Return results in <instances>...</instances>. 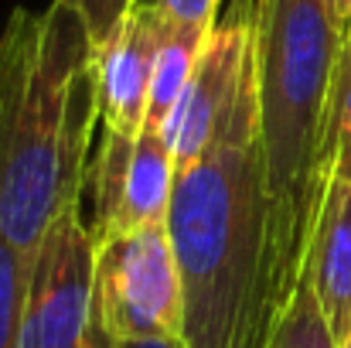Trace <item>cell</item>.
I'll return each mask as SVG.
<instances>
[{
    "label": "cell",
    "instance_id": "obj_1",
    "mask_svg": "<svg viewBox=\"0 0 351 348\" xmlns=\"http://www.w3.org/2000/svg\"><path fill=\"white\" fill-rule=\"evenodd\" d=\"M167 235L184 348H269L300 277L287 263L266 181L252 58L202 161L178 174Z\"/></svg>",
    "mask_w": 351,
    "mask_h": 348
},
{
    "label": "cell",
    "instance_id": "obj_2",
    "mask_svg": "<svg viewBox=\"0 0 351 348\" xmlns=\"http://www.w3.org/2000/svg\"><path fill=\"white\" fill-rule=\"evenodd\" d=\"M99 62L82 17L51 0L17 7L0 31V229L31 259L89 181Z\"/></svg>",
    "mask_w": 351,
    "mask_h": 348
},
{
    "label": "cell",
    "instance_id": "obj_3",
    "mask_svg": "<svg viewBox=\"0 0 351 348\" xmlns=\"http://www.w3.org/2000/svg\"><path fill=\"white\" fill-rule=\"evenodd\" d=\"M249 31L259 143L280 242L304 280L331 188V93L348 27L331 0H232Z\"/></svg>",
    "mask_w": 351,
    "mask_h": 348
},
{
    "label": "cell",
    "instance_id": "obj_4",
    "mask_svg": "<svg viewBox=\"0 0 351 348\" xmlns=\"http://www.w3.org/2000/svg\"><path fill=\"white\" fill-rule=\"evenodd\" d=\"M93 321L119 342L181 338L184 297L167 226L96 235Z\"/></svg>",
    "mask_w": 351,
    "mask_h": 348
},
{
    "label": "cell",
    "instance_id": "obj_5",
    "mask_svg": "<svg viewBox=\"0 0 351 348\" xmlns=\"http://www.w3.org/2000/svg\"><path fill=\"white\" fill-rule=\"evenodd\" d=\"M96 308V232L82 202L69 205L41 235L27 266L17 348H86Z\"/></svg>",
    "mask_w": 351,
    "mask_h": 348
},
{
    "label": "cell",
    "instance_id": "obj_6",
    "mask_svg": "<svg viewBox=\"0 0 351 348\" xmlns=\"http://www.w3.org/2000/svg\"><path fill=\"white\" fill-rule=\"evenodd\" d=\"M245 65H249V31H245L242 14L229 7V14L222 21H215V27L198 55V65L181 93L178 110L160 130V137L167 140V147L174 154L178 174H184L188 167H195L202 161L205 147L215 137V126L229 113L235 93L242 86Z\"/></svg>",
    "mask_w": 351,
    "mask_h": 348
},
{
    "label": "cell",
    "instance_id": "obj_7",
    "mask_svg": "<svg viewBox=\"0 0 351 348\" xmlns=\"http://www.w3.org/2000/svg\"><path fill=\"white\" fill-rule=\"evenodd\" d=\"M167 31V14L154 0H136L117 34L96 48L99 62V116L103 133L136 137L147 119L157 48Z\"/></svg>",
    "mask_w": 351,
    "mask_h": 348
},
{
    "label": "cell",
    "instance_id": "obj_8",
    "mask_svg": "<svg viewBox=\"0 0 351 348\" xmlns=\"http://www.w3.org/2000/svg\"><path fill=\"white\" fill-rule=\"evenodd\" d=\"M307 280L314 297L341 342L351 332V185L331 181L314 229Z\"/></svg>",
    "mask_w": 351,
    "mask_h": 348
},
{
    "label": "cell",
    "instance_id": "obj_9",
    "mask_svg": "<svg viewBox=\"0 0 351 348\" xmlns=\"http://www.w3.org/2000/svg\"><path fill=\"white\" fill-rule=\"evenodd\" d=\"M174 185H178V167H174V154H171L167 140L157 130H140V137L130 147L119 209L110 232L167 226ZM110 232H103V235H110Z\"/></svg>",
    "mask_w": 351,
    "mask_h": 348
},
{
    "label": "cell",
    "instance_id": "obj_10",
    "mask_svg": "<svg viewBox=\"0 0 351 348\" xmlns=\"http://www.w3.org/2000/svg\"><path fill=\"white\" fill-rule=\"evenodd\" d=\"M212 31L202 27H188V24H174L167 17V31L164 41L157 48V62H154V79H150V100H147V119L143 130H164L171 113L181 103V93L198 65V55L205 48Z\"/></svg>",
    "mask_w": 351,
    "mask_h": 348
},
{
    "label": "cell",
    "instance_id": "obj_11",
    "mask_svg": "<svg viewBox=\"0 0 351 348\" xmlns=\"http://www.w3.org/2000/svg\"><path fill=\"white\" fill-rule=\"evenodd\" d=\"M269 348H338V338H335L307 277L293 290V297H290V304L273 332Z\"/></svg>",
    "mask_w": 351,
    "mask_h": 348
},
{
    "label": "cell",
    "instance_id": "obj_12",
    "mask_svg": "<svg viewBox=\"0 0 351 348\" xmlns=\"http://www.w3.org/2000/svg\"><path fill=\"white\" fill-rule=\"evenodd\" d=\"M31 259L0 229V348H17Z\"/></svg>",
    "mask_w": 351,
    "mask_h": 348
},
{
    "label": "cell",
    "instance_id": "obj_13",
    "mask_svg": "<svg viewBox=\"0 0 351 348\" xmlns=\"http://www.w3.org/2000/svg\"><path fill=\"white\" fill-rule=\"evenodd\" d=\"M331 181L351 185V31L341 45L331 93Z\"/></svg>",
    "mask_w": 351,
    "mask_h": 348
},
{
    "label": "cell",
    "instance_id": "obj_14",
    "mask_svg": "<svg viewBox=\"0 0 351 348\" xmlns=\"http://www.w3.org/2000/svg\"><path fill=\"white\" fill-rule=\"evenodd\" d=\"M65 3L82 17L96 48L106 45L117 34V27L126 21V14L136 7V0H65Z\"/></svg>",
    "mask_w": 351,
    "mask_h": 348
},
{
    "label": "cell",
    "instance_id": "obj_15",
    "mask_svg": "<svg viewBox=\"0 0 351 348\" xmlns=\"http://www.w3.org/2000/svg\"><path fill=\"white\" fill-rule=\"evenodd\" d=\"M174 24L212 31L219 21V0H154Z\"/></svg>",
    "mask_w": 351,
    "mask_h": 348
},
{
    "label": "cell",
    "instance_id": "obj_16",
    "mask_svg": "<svg viewBox=\"0 0 351 348\" xmlns=\"http://www.w3.org/2000/svg\"><path fill=\"white\" fill-rule=\"evenodd\" d=\"M86 348H184V342H181V338H140V342H119V338H110V335L93 321Z\"/></svg>",
    "mask_w": 351,
    "mask_h": 348
},
{
    "label": "cell",
    "instance_id": "obj_17",
    "mask_svg": "<svg viewBox=\"0 0 351 348\" xmlns=\"http://www.w3.org/2000/svg\"><path fill=\"white\" fill-rule=\"evenodd\" d=\"M331 7H335V14H338V21L351 27V0H331Z\"/></svg>",
    "mask_w": 351,
    "mask_h": 348
},
{
    "label": "cell",
    "instance_id": "obj_18",
    "mask_svg": "<svg viewBox=\"0 0 351 348\" xmlns=\"http://www.w3.org/2000/svg\"><path fill=\"white\" fill-rule=\"evenodd\" d=\"M338 348H351V332L345 335V338H341V342H338Z\"/></svg>",
    "mask_w": 351,
    "mask_h": 348
},
{
    "label": "cell",
    "instance_id": "obj_19",
    "mask_svg": "<svg viewBox=\"0 0 351 348\" xmlns=\"http://www.w3.org/2000/svg\"><path fill=\"white\" fill-rule=\"evenodd\" d=\"M348 31H351V27H348Z\"/></svg>",
    "mask_w": 351,
    "mask_h": 348
}]
</instances>
